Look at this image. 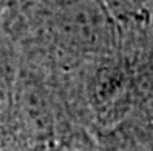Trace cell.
I'll return each mask as SVG.
<instances>
[{
  "instance_id": "6da1fadb",
  "label": "cell",
  "mask_w": 153,
  "mask_h": 151,
  "mask_svg": "<svg viewBox=\"0 0 153 151\" xmlns=\"http://www.w3.org/2000/svg\"><path fill=\"white\" fill-rule=\"evenodd\" d=\"M0 17L22 63L74 74L121 51L118 26L101 0H3Z\"/></svg>"
},
{
  "instance_id": "7a4b0ae2",
  "label": "cell",
  "mask_w": 153,
  "mask_h": 151,
  "mask_svg": "<svg viewBox=\"0 0 153 151\" xmlns=\"http://www.w3.org/2000/svg\"><path fill=\"white\" fill-rule=\"evenodd\" d=\"M79 116L97 140L127 119L138 100V82L130 60L118 51L71 74Z\"/></svg>"
},
{
  "instance_id": "3957f363",
  "label": "cell",
  "mask_w": 153,
  "mask_h": 151,
  "mask_svg": "<svg viewBox=\"0 0 153 151\" xmlns=\"http://www.w3.org/2000/svg\"><path fill=\"white\" fill-rule=\"evenodd\" d=\"M104 151H153V80L138 85L131 113L113 133L99 140Z\"/></svg>"
},
{
  "instance_id": "277c9868",
  "label": "cell",
  "mask_w": 153,
  "mask_h": 151,
  "mask_svg": "<svg viewBox=\"0 0 153 151\" xmlns=\"http://www.w3.org/2000/svg\"><path fill=\"white\" fill-rule=\"evenodd\" d=\"M20 69V52L11 35L5 29L0 17V137H3L8 133L11 123Z\"/></svg>"
},
{
  "instance_id": "5b68a950",
  "label": "cell",
  "mask_w": 153,
  "mask_h": 151,
  "mask_svg": "<svg viewBox=\"0 0 153 151\" xmlns=\"http://www.w3.org/2000/svg\"><path fill=\"white\" fill-rule=\"evenodd\" d=\"M142 40H146L147 43L153 46V5H152V11H150V22H149V28H147V34Z\"/></svg>"
}]
</instances>
